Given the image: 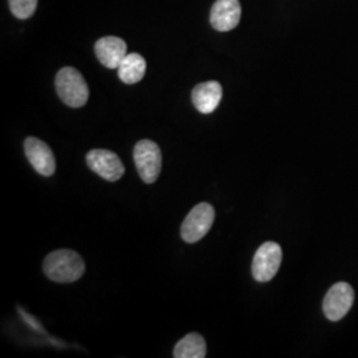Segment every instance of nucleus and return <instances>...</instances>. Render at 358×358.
I'll return each mask as SVG.
<instances>
[{
    "label": "nucleus",
    "mask_w": 358,
    "mask_h": 358,
    "mask_svg": "<svg viewBox=\"0 0 358 358\" xmlns=\"http://www.w3.org/2000/svg\"><path fill=\"white\" fill-rule=\"evenodd\" d=\"M43 269L52 282H72L84 275L85 263L83 257L72 250H56L47 255Z\"/></svg>",
    "instance_id": "1"
},
{
    "label": "nucleus",
    "mask_w": 358,
    "mask_h": 358,
    "mask_svg": "<svg viewBox=\"0 0 358 358\" xmlns=\"http://www.w3.org/2000/svg\"><path fill=\"white\" fill-rule=\"evenodd\" d=\"M56 92L62 101L71 108H81L88 103L90 88L83 75L72 66L62 68L56 75Z\"/></svg>",
    "instance_id": "2"
},
{
    "label": "nucleus",
    "mask_w": 358,
    "mask_h": 358,
    "mask_svg": "<svg viewBox=\"0 0 358 358\" xmlns=\"http://www.w3.org/2000/svg\"><path fill=\"white\" fill-rule=\"evenodd\" d=\"M134 162L145 183H154L162 169V153L159 146L150 140H141L134 146Z\"/></svg>",
    "instance_id": "3"
},
{
    "label": "nucleus",
    "mask_w": 358,
    "mask_h": 358,
    "mask_svg": "<svg viewBox=\"0 0 358 358\" xmlns=\"http://www.w3.org/2000/svg\"><path fill=\"white\" fill-rule=\"evenodd\" d=\"M215 219V210L208 203H199L192 208L183 220L180 236L186 243H196L211 229Z\"/></svg>",
    "instance_id": "4"
},
{
    "label": "nucleus",
    "mask_w": 358,
    "mask_h": 358,
    "mask_svg": "<svg viewBox=\"0 0 358 358\" xmlns=\"http://www.w3.org/2000/svg\"><path fill=\"white\" fill-rule=\"evenodd\" d=\"M282 247L275 242L262 244L252 262V275L260 282H269L275 278L282 264Z\"/></svg>",
    "instance_id": "5"
},
{
    "label": "nucleus",
    "mask_w": 358,
    "mask_h": 358,
    "mask_svg": "<svg viewBox=\"0 0 358 358\" xmlns=\"http://www.w3.org/2000/svg\"><path fill=\"white\" fill-rule=\"evenodd\" d=\"M355 301V291L348 282H337L328 291L324 299L322 309L331 321L341 320L350 310Z\"/></svg>",
    "instance_id": "6"
},
{
    "label": "nucleus",
    "mask_w": 358,
    "mask_h": 358,
    "mask_svg": "<svg viewBox=\"0 0 358 358\" xmlns=\"http://www.w3.org/2000/svg\"><path fill=\"white\" fill-rule=\"evenodd\" d=\"M87 164L90 170L99 174L108 182H115L122 178L125 167L122 165L120 157L110 150L94 149L87 154Z\"/></svg>",
    "instance_id": "7"
},
{
    "label": "nucleus",
    "mask_w": 358,
    "mask_h": 358,
    "mask_svg": "<svg viewBox=\"0 0 358 358\" xmlns=\"http://www.w3.org/2000/svg\"><path fill=\"white\" fill-rule=\"evenodd\" d=\"M27 158L40 176L51 177L56 170V159L50 146L36 137H28L24 141Z\"/></svg>",
    "instance_id": "8"
},
{
    "label": "nucleus",
    "mask_w": 358,
    "mask_h": 358,
    "mask_svg": "<svg viewBox=\"0 0 358 358\" xmlns=\"http://www.w3.org/2000/svg\"><path fill=\"white\" fill-rule=\"evenodd\" d=\"M242 16L239 0H217L211 7L210 23L219 32H229L236 28Z\"/></svg>",
    "instance_id": "9"
},
{
    "label": "nucleus",
    "mask_w": 358,
    "mask_h": 358,
    "mask_svg": "<svg viewBox=\"0 0 358 358\" xmlns=\"http://www.w3.org/2000/svg\"><path fill=\"white\" fill-rule=\"evenodd\" d=\"M94 52L99 62L103 66L109 69H115L128 55V47L122 38L117 36H105L97 40L94 45Z\"/></svg>",
    "instance_id": "10"
},
{
    "label": "nucleus",
    "mask_w": 358,
    "mask_h": 358,
    "mask_svg": "<svg viewBox=\"0 0 358 358\" xmlns=\"http://www.w3.org/2000/svg\"><path fill=\"white\" fill-rule=\"evenodd\" d=\"M223 96L222 85L217 81H206L198 84L192 93V100L195 109L203 115L213 113L220 103Z\"/></svg>",
    "instance_id": "11"
},
{
    "label": "nucleus",
    "mask_w": 358,
    "mask_h": 358,
    "mask_svg": "<svg viewBox=\"0 0 358 358\" xmlns=\"http://www.w3.org/2000/svg\"><path fill=\"white\" fill-rule=\"evenodd\" d=\"M118 69V77L125 84L140 83L146 72V62L140 53H128L121 62Z\"/></svg>",
    "instance_id": "12"
},
{
    "label": "nucleus",
    "mask_w": 358,
    "mask_h": 358,
    "mask_svg": "<svg viewBox=\"0 0 358 358\" xmlns=\"http://www.w3.org/2000/svg\"><path fill=\"white\" fill-rule=\"evenodd\" d=\"M207 346L205 338L199 333H189L179 340L174 348L176 358H205Z\"/></svg>",
    "instance_id": "13"
},
{
    "label": "nucleus",
    "mask_w": 358,
    "mask_h": 358,
    "mask_svg": "<svg viewBox=\"0 0 358 358\" xmlns=\"http://www.w3.org/2000/svg\"><path fill=\"white\" fill-rule=\"evenodd\" d=\"M10 10L17 19L31 17L38 7V0H8Z\"/></svg>",
    "instance_id": "14"
}]
</instances>
